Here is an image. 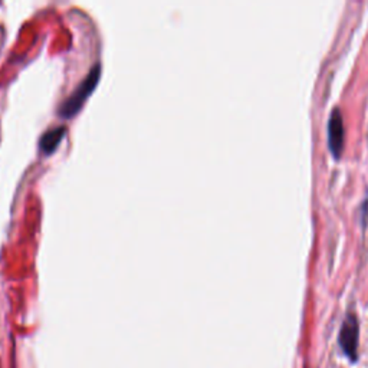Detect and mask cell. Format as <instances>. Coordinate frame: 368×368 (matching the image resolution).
I'll use <instances>...</instances> for the list:
<instances>
[{"instance_id":"277c9868","label":"cell","mask_w":368,"mask_h":368,"mask_svg":"<svg viewBox=\"0 0 368 368\" xmlns=\"http://www.w3.org/2000/svg\"><path fill=\"white\" fill-rule=\"evenodd\" d=\"M65 136V128L63 127H58L51 129L45 136L40 138V150L43 151L45 154H51L55 151V148L59 145V143L62 141Z\"/></svg>"},{"instance_id":"3957f363","label":"cell","mask_w":368,"mask_h":368,"mask_svg":"<svg viewBox=\"0 0 368 368\" xmlns=\"http://www.w3.org/2000/svg\"><path fill=\"white\" fill-rule=\"evenodd\" d=\"M328 145L335 159L341 157L344 148V121L339 108H334L328 121Z\"/></svg>"},{"instance_id":"6da1fadb","label":"cell","mask_w":368,"mask_h":368,"mask_svg":"<svg viewBox=\"0 0 368 368\" xmlns=\"http://www.w3.org/2000/svg\"><path fill=\"white\" fill-rule=\"evenodd\" d=\"M99 75H101V67L99 65H95V67L91 70V72L88 74V77H86L78 85V88L74 91V94L67 101L62 102V106L59 110V114L62 117L70 118L81 110V106L83 105L85 99L91 95V93L97 86V83L99 81Z\"/></svg>"},{"instance_id":"7a4b0ae2","label":"cell","mask_w":368,"mask_h":368,"mask_svg":"<svg viewBox=\"0 0 368 368\" xmlns=\"http://www.w3.org/2000/svg\"><path fill=\"white\" fill-rule=\"evenodd\" d=\"M358 337H360L358 319L354 314H349L347 318H345L342 322L338 341H339V345H341L344 354L347 355L351 361H355L358 357L357 355Z\"/></svg>"}]
</instances>
